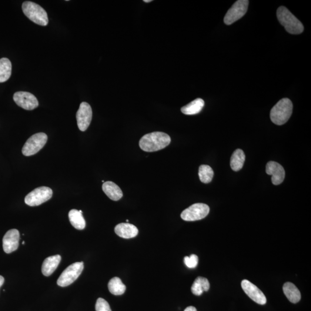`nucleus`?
Segmentation results:
<instances>
[{
    "instance_id": "1",
    "label": "nucleus",
    "mask_w": 311,
    "mask_h": 311,
    "mask_svg": "<svg viewBox=\"0 0 311 311\" xmlns=\"http://www.w3.org/2000/svg\"><path fill=\"white\" fill-rule=\"evenodd\" d=\"M170 137L167 134L155 132L142 137L139 145L143 151L153 152L165 148L170 143Z\"/></svg>"
},
{
    "instance_id": "2",
    "label": "nucleus",
    "mask_w": 311,
    "mask_h": 311,
    "mask_svg": "<svg viewBox=\"0 0 311 311\" xmlns=\"http://www.w3.org/2000/svg\"><path fill=\"white\" fill-rule=\"evenodd\" d=\"M277 16L281 25L291 34H300L303 32L304 26L302 22L285 6H280L277 9Z\"/></svg>"
},
{
    "instance_id": "3",
    "label": "nucleus",
    "mask_w": 311,
    "mask_h": 311,
    "mask_svg": "<svg viewBox=\"0 0 311 311\" xmlns=\"http://www.w3.org/2000/svg\"><path fill=\"white\" fill-rule=\"evenodd\" d=\"M293 112V104L289 99L283 98L273 107L270 112L271 120L277 125L285 124Z\"/></svg>"
},
{
    "instance_id": "4",
    "label": "nucleus",
    "mask_w": 311,
    "mask_h": 311,
    "mask_svg": "<svg viewBox=\"0 0 311 311\" xmlns=\"http://www.w3.org/2000/svg\"><path fill=\"white\" fill-rule=\"evenodd\" d=\"M22 10L25 15L33 23L40 26H46L48 25V13L42 6L31 1L23 3Z\"/></svg>"
},
{
    "instance_id": "5",
    "label": "nucleus",
    "mask_w": 311,
    "mask_h": 311,
    "mask_svg": "<svg viewBox=\"0 0 311 311\" xmlns=\"http://www.w3.org/2000/svg\"><path fill=\"white\" fill-rule=\"evenodd\" d=\"M48 136L44 133L35 134L30 137L22 149L23 155L30 156L37 153L45 145Z\"/></svg>"
},
{
    "instance_id": "6",
    "label": "nucleus",
    "mask_w": 311,
    "mask_h": 311,
    "mask_svg": "<svg viewBox=\"0 0 311 311\" xmlns=\"http://www.w3.org/2000/svg\"><path fill=\"white\" fill-rule=\"evenodd\" d=\"M84 269V263L75 262L69 266L63 271L57 280L58 285L68 286L79 278Z\"/></svg>"
},
{
    "instance_id": "7",
    "label": "nucleus",
    "mask_w": 311,
    "mask_h": 311,
    "mask_svg": "<svg viewBox=\"0 0 311 311\" xmlns=\"http://www.w3.org/2000/svg\"><path fill=\"white\" fill-rule=\"evenodd\" d=\"M52 196L53 190L49 187H38L25 197V203L30 206H39L48 201L52 198Z\"/></svg>"
},
{
    "instance_id": "8",
    "label": "nucleus",
    "mask_w": 311,
    "mask_h": 311,
    "mask_svg": "<svg viewBox=\"0 0 311 311\" xmlns=\"http://www.w3.org/2000/svg\"><path fill=\"white\" fill-rule=\"evenodd\" d=\"M209 211V207L206 204L197 203L184 210L180 216L186 222H195L205 218Z\"/></svg>"
},
{
    "instance_id": "9",
    "label": "nucleus",
    "mask_w": 311,
    "mask_h": 311,
    "mask_svg": "<svg viewBox=\"0 0 311 311\" xmlns=\"http://www.w3.org/2000/svg\"><path fill=\"white\" fill-rule=\"evenodd\" d=\"M249 4L248 0H238L234 3L224 17V23L226 25H230L242 18L246 14Z\"/></svg>"
},
{
    "instance_id": "10",
    "label": "nucleus",
    "mask_w": 311,
    "mask_h": 311,
    "mask_svg": "<svg viewBox=\"0 0 311 311\" xmlns=\"http://www.w3.org/2000/svg\"><path fill=\"white\" fill-rule=\"evenodd\" d=\"M92 118V110L88 103L82 102L76 113L77 122L80 130L85 132L88 129Z\"/></svg>"
},
{
    "instance_id": "11",
    "label": "nucleus",
    "mask_w": 311,
    "mask_h": 311,
    "mask_svg": "<svg viewBox=\"0 0 311 311\" xmlns=\"http://www.w3.org/2000/svg\"><path fill=\"white\" fill-rule=\"evenodd\" d=\"M16 105L26 110H33L37 108L39 102L36 97L28 92H17L13 95Z\"/></svg>"
},
{
    "instance_id": "12",
    "label": "nucleus",
    "mask_w": 311,
    "mask_h": 311,
    "mask_svg": "<svg viewBox=\"0 0 311 311\" xmlns=\"http://www.w3.org/2000/svg\"><path fill=\"white\" fill-rule=\"evenodd\" d=\"M244 292L250 298L260 305H265L267 302L266 297L258 287L247 280H244L241 283Z\"/></svg>"
},
{
    "instance_id": "13",
    "label": "nucleus",
    "mask_w": 311,
    "mask_h": 311,
    "mask_svg": "<svg viewBox=\"0 0 311 311\" xmlns=\"http://www.w3.org/2000/svg\"><path fill=\"white\" fill-rule=\"evenodd\" d=\"M20 233L16 229H10L5 233L2 239L3 249L6 254L12 253L18 249Z\"/></svg>"
},
{
    "instance_id": "14",
    "label": "nucleus",
    "mask_w": 311,
    "mask_h": 311,
    "mask_svg": "<svg viewBox=\"0 0 311 311\" xmlns=\"http://www.w3.org/2000/svg\"><path fill=\"white\" fill-rule=\"evenodd\" d=\"M266 172L272 175V182L274 185H279L285 179V172L283 167L275 162H269L266 165Z\"/></svg>"
},
{
    "instance_id": "15",
    "label": "nucleus",
    "mask_w": 311,
    "mask_h": 311,
    "mask_svg": "<svg viewBox=\"0 0 311 311\" xmlns=\"http://www.w3.org/2000/svg\"><path fill=\"white\" fill-rule=\"evenodd\" d=\"M117 235L124 239H131L138 235L139 230L135 226L129 223H120L115 227Z\"/></svg>"
},
{
    "instance_id": "16",
    "label": "nucleus",
    "mask_w": 311,
    "mask_h": 311,
    "mask_svg": "<svg viewBox=\"0 0 311 311\" xmlns=\"http://www.w3.org/2000/svg\"><path fill=\"white\" fill-rule=\"evenodd\" d=\"M61 260V256L59 255L47 257L42 266V272L43 275L46 277L51 276L57 268Z\"/></svg>"
},
{
    "instance_id": "17",
    "label": "nucleus",
    "mask_w": 311,
    "mask_h": 311,
    "mask_svg": "<svg viewBox=\"0 0 311 311\" xmlns=\"http://www.w3.org/2000/svg\"><path fill=\"white\" fill-rule=\"evenodd\" d=\"M102 189L107 196L112 200H119L123 196V193L120 187L115 183L111 181L106 182L103 184Z\"/></svg>"
},
{
    "instance_id": "18",
    "label": "nucleus",
    "mask_w": 311,
    "mask_h": 311,
    "mask_svg": "<svg viewBox=\"0 0 311 311\" xmlns=\"http://www.w3.org/2000/svg\"><path fill=\"white\" fill-rule=\"evenodd\" d=\"M284 294L291 303L296 304L301 300V293L293 283L287 282L283 286Z\"/></svg>"
},
{
    "instance_id": "19",
    "label": "nucleus",
    "mask_w": 311,
    "mask_h": 311,
    "mask_svg": "<svg viewBox=\"0 0 311 311\" xmlns=\"http://www.w3.org/2000/svg\"><path fill=\"white\" fill-rule=\"evenodd\" d=\"M205 102L200 98L196 99L181 109V112L185 115H195L201 112Z\"/></svg>"
},
{
    "instance_id": "20",
    "label": "nucleus",
    "mask_w": 311,
    "mask_h": 311,
    "mask_svg": "<svg viewBox=\"0 0 311 311\" xmlns=\"http://www.w3.org/2000/svg\"><path fill=\"white\" fill-rule=\"evenodd\" d=\"M210 288L208 280L205 277H198L194 282L192 286V292L196 296L201 295L204 292H207Z\"/></svg>"
},
{
    "instance_id": "21",
    "label": "nucleus",
    "mask_w": 311,
    "mask_h": 311,
    "mask_svg": "<svg viewBox=\"0 0 311 311\" xmlns=\"http://www.w3.org/2000/svg\"><path fill=\"white\" fill-rule=\"evenodd\" d=\"M246 156L242 149H236L230 158V165L234 171H239L243 168Z\"/></svg>"
},
{
    "instance_id": "22",
    "label": "nucleus",
    "mask_w": 311,
    "mask_h": 311,
    "mask_svg": "<svg viewBox=\"0 0 311 311\" xmlns=\"http://www.w3.org/2000/svg\"><path fill=\"white\" fill-rule=\"evenodd\" d=\"M69 219L73 227L77 229L83 230L86 226L85 220L79 210L72 209L69 213Z\"/></svg>"
},
{
    "instance_id": "23",
    "label": "nucleus",
    "mask_w": 311,
    "mask_h": 311,
    "mask_svg": "<svg viewBox=\"0 0 311 311\" xmlns=\"http://www.w3.org/2000/svg\"><path fill=\"white\" fill-rule=\"evenodd\" d=\"M12 73V63L6 58L0 59V83H4L9 80Z\"/></svg>"
},
{
    "instance_id": "24",
    "label": "nucleus",
    "mask_w": 311,
    "mask_h": 311,
    "mask_svg": "<svg viewBox=\"0 0 311 311\" xmlns=\"http://www.w3.org/2000/svg\"><path fill=\"white\" fill-rule=\"evenodd\" d=\"M109 290L113 295H122L125 292L126 287L118 277H113L108 284Z\"/></svg>"
},
{
    "instance_id": "25",
    "label": "nucleus",
    "mask_w": 311,
    "mask_h": 311,
    "mask_svg": "<svg viewBox=\"0 0 311 311\" xmlns=\"http://www.w3.org/2000/svg\"><path fill=\"white\" fill-rule=\"evenodd\" d=\"M198 175L200 181L203 183H209L213 179L214 172L209 166L201 165L199 168Z\"/></svg>"
},
{
    "instance_id": "26",
    "label": "nucleus",
    "mask_w": 311,
    "mask_h": 311,
    "mask_svg": "<svg viewBox=\"0 0 311 311\" xmlns=\"http://www.w3.org/2000/svg\"><path fill=\"white\" fill-rule=\"evenodd\" d=\"M184 262L189 268H195L198 264V257L195 254H192L190 256H185L184 258Z\"/></svg>"
},
{
    "instance_id": "27",
    "label": "nucleus",
    "mask_w": 311,
    "mask_h": 311,
    "mask_svg": "<svg viewBox=\"0 0 311 311\" xmlns=\"http://www.w3.org/2000/svg\"><path fill=\"white\" fill-rule=\"evenodd\" d=\"M95 310L96 311H112L108 302L102 298L97 300Z\"/></svg>"
},
{
    "instance_id": "28",
    "label": "nucleus",
    "mask_w": 311,
    "mask_h": 311,
    "mask_svg": "<svg viewBox=\"0 0 311 311\" xmlns=\"http://www.w3.org/2000/svg\"><path fill=\"white\" fill-rule=\"evenodd\" d=\"M184 311H197L195 307L190 306V307H187L185 310Z\"/></svg>"
},
{
    "instance_id": "29",
    "label": "nucleus",
    "mask_w": 311,
    "mask_h": 311,
    "mask_svg": "<svg viewBox=\"0 0 311 311\" xmlns=\"http://www.w3.org/2000/svg\"><path fill=\"white\" fill-rule=\"evenodd\" d=\"M4 283V278L1 276H0V287L2 286L3 283Z\"/></svg>"
},
{
    "instance_id": "30",
    "label": "nucleus",
    "mask_w": 311,
    "mask_h": 311,
    "mask_svg": "<svg viewBox=\"0 0 311 311\" xmlns=\"http://www.w3.org/2000/svg\"><path fill=\"white\" fill-rule=\"evenodd\" d=\"M152 0H144V1H143V2H152Z\"/></svg>"
},
{
    "instance_id": "31",
    "label": "nucleus",
    "mask_w": 311,
    "mask_h": 311,
    "mask_svg": "<svg viewBox=\"0 0 311 311\" xmlns=\"http://www.w3.org/2000/svg\"><path fill=\"white\" fill-rule=\"evenodd\" d=\"M25 242H24V241H23V242H22L23 245H25Z\"/></svg>"
},
{
    "instance_id": "32",
    "label": "nucleus",
    "mask_w": 311,
    "mask_h": 311,
    "mask_svg": "<svg viewBox=\"0 0 311 311\" xmlns=\"http://www.w3.org/2000/svg\"><path fill=\"white\" fill-rule=\"evenodd\" d=\"M126 222H127V223H129V220H126Z\"/></svg>"
}]
</instances>
